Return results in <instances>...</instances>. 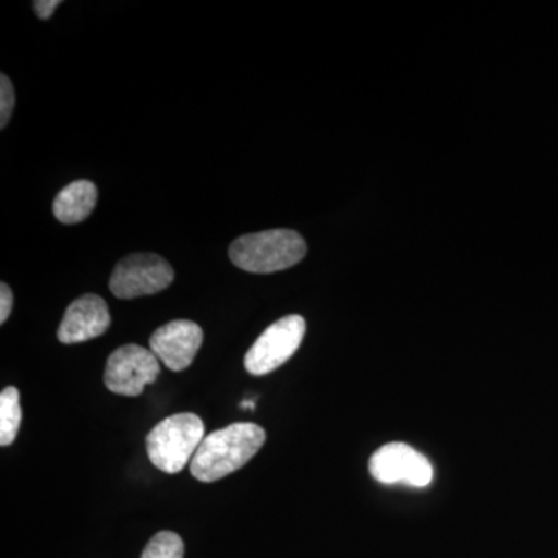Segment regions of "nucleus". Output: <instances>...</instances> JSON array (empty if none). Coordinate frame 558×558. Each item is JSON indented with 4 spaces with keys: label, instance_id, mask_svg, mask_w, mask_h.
<instances>
[{
    "label": "nucleus",
    "instance_id": "1",
    "mask_svg": "<svg viewBox=\"0 0 558 558\" xmlns=\"http://www.w3.org/2000/svg\"><path fill=\"white\" fill-rule=\"evenodd\" d=\"M266 442V432L256 424L241 422L209 433L191 459V475L201 483H215L236 472L255 457Z\"/></svg>",
    "mask_w": 558,
    "mask_h": 558
},
{
    "label": "nucleus",
    "instance_id": "2",
    "mask_svg": "<svg viewBox=\"0 0 558 558\" xmlns=\"http://www.w3.org/2000/svg\"><path fill=\"white\" fill-rule=\"evenodd\" d=\"M307 245L296 231L278 229L245 234L231 244V263L250 274H275L296 266Z\"/></svg>",
    "mask_w": 558,
    "mask_h": 558
},
{
    "label": "nucleus",
    "instance_id": "3",
    "mask_svg": "<svg viewBox=\"0 0 558 558\" xmlns=\"http://www.w3.org/2000/svg\"><path fill=\"white\" fill-rule=\"evenodd\" d=\"M205 439V425L193 413L174 414L150 429L146 450L150 462L165 473H179Z\"/></svg>",
    "mask_w": 558,
    "mask_h": 558
},
{
    "label": "nucleus",
    "instance_id": "4",
    "mask_svg": "<svg viewBox=\"0 0 558 558\" xmlns=\"http://www.w3.org/2000/svg\"><path fill=\"white\" fill-rule=\"evenodd\" d=\"M174 270L161 256L154 253H134L117 264L109 289L117 299L132 300L154 295L170 288Z\"/></svg>",
    "mask_w": 558,
    "mask_h": 558
},
{
    "label": "nucleus",
    "instance_id": "5",
    "mask_svg": "<svg viewBox=\"0 0 558 558\" xmlns=\"http://www.w3.org/2000/svg\"><path fill=\"white\" fill-rule=\"evenodd\" d=\"M306 336V322L301 315H288L269 326L250 348L244 365L252 376H266L284 365L299 351Z\"/></svg>",
    "mask_w": 558,
    "mask_h": 558
},
{
    "label": "nucleus",
    "instance_id": "6",
    "mask_svg": "<svg viewBox=\"0 0 558 558\" xmlns=\"http://www.w3.org/2000/svg\"><path fill=\"white\" fill-rule=\"evenodd\" d=\"M160 374L159 359L149 349L126 344L113 351L106 363L105 385L116 395L137 398Z\"/></svg>",
    "mask_w": 558,
    "mask_h": 558
},
{
    "label": "nucleus",
    "instance_id": "7",
    "mask_svg": "<svg viewBox=\"0 0 558 558\" xmlns=\"http://www.w3.org/2000/svg\"><path fill=\"white\" fill-rule=\"evenodd\" d=\"M369 472L381 484L427 487L433 481L432 462L413 447L391 442L380 447L369 461Z\"/></svg>",
    "mask_w": 558,
    "mask_h": 558
},
{
    "label": "nucleus",
    "instance_id": "8",
    "mask_svg": "<svg viewBox=\"0 0 558 558\" xmlns=\"http://www.w3.org/2000/svg\"><path fill=\"white\" fill-rule=\"evenodd\" d=\"M204 341V332L197 323L175 319L161 326L149 340L150 351L171 371L189 368L196 359Z\"/></svg>",
    "mask_w": 558,
    "mask_h": 558
},
{
    "label": "nucleus",
    "instance_id": "9",
    "mask_svg": "<svg viewBox=\"0 0 558 558\" xmlns=\"http://www.w3.org/2000/svg\"><path fill=\"white\" fill-rule=\"evenodd\" d=\"M110 326L108 304L101 296L87 293L65 311L58 339L64 344L84 343L102 336Z\"/></svg>",
    "mask_w": 558,
    "mask_h": 558
},
{
    "label": "nucleus",
    "instance_id": "10",
    "mask_svg": "<svg viewBox=\"0 0 558 558\" xmlns=\"http://www.w3.org/2000/svg\"><path fill=\"white\" fill-rule=\"evenodd\" d=\"M98 190L90 180H75L60 191L53 202L54 218L62 223H78L89 218L97 205Z\"/></svg>",
    "mask_w": 558,
    "mask_h": 558
},
{
    "label": "nucleus",
    "instance_id": "11",
    "mask_svg": "<svg viewBox=\"0 0 558 558\" xmlns=\"http://www.w3.org/2000/svg\"><path fill=\"white\" fill-rule=\"evenodd\" d=\"M22 421L21 395L17 388L0 392V446L9 447L20 433Z\"/></svg>",
    "mask_w": 558,
    "mask_h": 558
},
{
    "label": "nucleus",
    "instance_id": "12",
    "mask_svg": "<svg viewBox=\"0 0 558 558\" xmlns=\"http://www.w3.org/2000/svg\"><path fill=\"white\" fill-rule=\"evenodd\" d=\"M183 539L174 532L163 531L150 538L142 558H183Z\"/></svg>",
    "mask_w": 558,
    "mask_h": 558
},
{
    "label": "nucleus",
    "instance_id": "13",
    "mask_svg": "<svg viewBox=\"0 0 558 558\" xmlns=\"http://www.w3.org/2000/svg\"><path fill=\"white\" fill-rule=\"evenodd\" d=\"M0 128H5L11 119V113L14 109V87L11 84L9 76L2 73L0 76Z\"/></svg>",
    "mask_w": 558,
    "mask_h": 558
},
{
    "label": "nucleus",
    "instance_id": "14",
    "mask_svg": "<svg viewBox=\"0 0 558 558\" xmlns=\"http://www.w3.org/2000/svg\"><path fill=\"white\" fill-rule=\"evenodd\" d=\"M11 310H13V292L7 282L0 284V323H5L9 319Z\"/></svg>",
    "mask_w": 558,
    "mask_h": 558
},
{
    "label": "nucleus",
    "instance_id": "15",
    "mask_svg": "<svg viewBox=\"0 0 558 558\" xmlns=\"http://www.w3.org/2000/svg\"><path fill=\"white\" fill-rule=\"evenodd\" d=\"M61 5L60 0H35L33 2V10L38 14L40 20H49L51 14L54 13V10Z\"/></svg>",
    "mask_w": 558,
    "mask_h": 558
}]
</instances>
